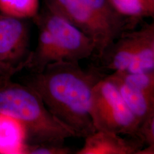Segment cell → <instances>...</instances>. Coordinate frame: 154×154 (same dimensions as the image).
I'll list each match as a JSON object with an SVG mask.
<instances>
[{
  "label": "cell",
  "mask_w": 154,
  "mask_h": 154,
  "mask_svg": "<svg viewBox=\"0 0 154 154\" xmlns=\"http://www.w3.org/2000/svg\"><path fill=\"white\" fill-rule=\"evenodd\" d=\"M105 76L95 66L83 69L79 62L57 61L41 72H32L25 85L38 94L48 109L77 138H85L96 131L91 116L93 90Z\"/></svg>",
  "instance_id": "cell-1"
},
{
  "label": "cell",
  "mask_w": 154,
  "mask_h": 154,
  "mask_svg": "<svg viewBox=\"0 0 154 154\" xmlns=\"http://www.w3.org/2000/svg\"><path fill=\"white\" fill-rule=\"evenodd\" d=\"M0 112L11 116L22 125L26 144H64L66 139L77 137L25 84L9 81L0 85Z\"/></svg>",
  "instance_id": "cell-2"
},
{
  "label": "cell",
  "mask_w": 154,
  "mask_h": 154,
  "mask_svg": "<svg viewBox=\"0 0 154 154\" xmlns=\"http://www.w3.org/2000/svg\"><path fill=\"white\" fill-rule=\"evenodd\" d=\"M48 9L63 17L93 42L100 58L122 34L136 24L118 14L108 0H46Z\"/></svg>",
  "instance_id": "cell-3"
},
{
  "label": "cell",
  "mask_w": 154,
  "mask_h": 154,
  "mask_svg": "<svg viewBox=\"0 0 154 154\" xmlns=\"http://www.w3.org/2000/svg\"><path fill=\"white\" fill-rule=\"evenodd\" d=\"M91 116L96 131L137 138L139 122L125 103L109 75L102 78L94 88Z\"/></svg>",
  "instance_id": "cell-4"
},
{
  "label": "cell",
  "mask_w": 154,
  "mask_h": 154,
  "mask_svg": "<svg viewBox=\"0 0 154 154\" xmlns=\"http://www.w3.org/2000/svg\"><path fill=\"white\" fill-rule=\"evenodd\" d=\"M37 22L49 38L55 62H79L95 53L92 40L61 15L48 9Z\"/></svg>",
  "instance_id": "cell-5"
},
{
  "label": "cell",
  "mask_w": 154,
  "mask_h": 154,
  "mask_svg": "<svg viewBox=\"0 0 154 154\" xmlns=\"http://www.w3.org/2000/svg\"><path fill=\"white\" fill-rule=\"evenodd\" d=\"M29 32L23 19L0 15V61L17 66L26 61Z\"/></svg>",
  "instance_id": "cell-6"
},
{
  "label": "cell",
  "mask_w": 154,
  "mask_h": 154,
  "mask_svg": "<svg viewBox=\"0 0 154 154\" xmlns=\"http://www.w3.org/2000/svg\"><path fill=\"white\" fill-rule=\"evenodd\" d=\"M75 154H137L144 145L137 138H122L120 135L96 131L86 137Z\"/></svg>",
  "instance_id": "cell-7"
},
{
  "label": "cell",
  "mask_w": 154,
  "mask_h": 154,
  "mask_svg": "<svg viewBox=\"0 0 154 154\" xmlns=\"http://www.w3.org/2000/svg\"><path fill=\"white\" fill-rule=\"evenodd\" d=\"M136 48V30L125 32L101 57L103 67L113 72L127 71L134 60Z\"/></svg>",
  "instance_id": "cell-8"
},
{
  "label": "cell",
  "mask_w": 154,
  "mask_h": 154,
  "mask_svg": "<svg viewBox=\"0 0 154 154\" xmlns=\"http://www.w3.org/2000/svg\"><path fill=\"white\" fill-rule=\"evenodd\" d=\"M137 48L130 72L154 71V23H145L136 30Z\"/></svg>",
  "instance_id": "cell-9"
},
{
  "label": "cell",
  "mask_w": 154,
  "mask_h": 154,
  "mask_svg": "<svg viewBox=\"0 0 154 154\" xmlns=\"http://www.w3.org/2000/svg\"><path fill=\"white\" fill-rule=\"evenodd\" d=\"M116 83L122 98L139 124L154 112V94L133 88L122 82L113 74L109 75Z\"/></svg>",
  "instance_id": "cell-10"
},
{
  "label": "cell",
  "mask_w": 154,
  "mask_h": 154,
  "mask_svg": "<svg viewBox=\"0 0 154 154\" xmlns=\"http://www.w3.org/2000/svg\"><path fill=\"white\" fill-rule=\"evenodd\" d=\"M25 131L11 116L0 112V154H23Z\"/></svg>",
  "instance_id": "cell-11"
},
{
  "label": "cell",
  "mask_w": 154,
  "mask_h": 154,
  "mask_svg": "<svg viewBox=\"0 0 154 154\" xmlns=\"http://www.w3.org/2000/svg\"><path fill=\"white\" fill-rule=\"evenodd\" d=\"M120 16L137 25L143 18L154 17V0H108Z\"/></svg>",
  "instance_id": "cell-12"
},
{
  "label": "cell",
  "mask_w": 154,
  "mask_h": 154,
  "mask_svg": "<svg viewBox=\"0 0 154 154\" xmlns=\"http://www.w3.org/2000/svg\"><path fill=\"white\" fill-rule=\"evenodd\" d=\"M39 0H0V11L4 15L21 19L36 17Z\"/></svg>",
  "instance_id": "cell-13"
},
{
  "label": "cell",
  "mask_w": 154,
  "mask_h": 154,
  "mask_svg": "<svg viewBox=\"0 0 154 154\" xmlns=\"http://www.w3.org/2000/svg\"><path fill=\"white\" fill-rule=\"evenodd\" d=\"M112 74L130 87L154 94V71L142 72H114Z\"/></svg>",
  "instance_id": "cell-14"
},
{
  "label": "cell",
  "mask_w": 154,
  "mask_h": 154,
  "mask_svg": "<svg viewBox=\"0 0 154 154\" xmlns=\"http://www.w3.org/2000/svg\"><path fill=\"white\" fill-rule=\"evenodd\" d=\"M70 147L64 144H25L23 154H75Z\"/></svg>",
  "instance_id": "cell-15"
},
{
  "label": "cell",
  "mask_w": 154,
  "mask_h": 154,
  "mask_svg": "<svg viewBox=\"0 0 154 154\" xmlns=\"http://www.w3.org/2000/svg\"><path fill=\"white\" fill-rule=\"evenodd\" d=\"M137 138L146 146H154V112L139 124Z\"/></svg>",
  "instance_id": "cell-16"
},
{
  "label": "cell",
  "mask_w": 154,
  "mask_h": 154,
  "mask_svg": "<svg viewBox=\"0 0 154 154\" xmlns=\"http://www.w3.org/2000/svg\"><path fill=\"white\" fill-rule=\"evenodd\" d=\"M29 58L21 64L14 66L0 61V85L11 81V77L28 65Z\"/></svg>",
  "instance_id": "cell-17"
},
{
  "label": "cell",
  "mask_w": 154,
  "mask_h": 154,
  "mask_svg": "<svg viewBox=\"0 0 154 154\" xmlns=\"http://www.w3.org/2000/svg\"><path fill=\"white\" fill-rule=\"evenodd\" d=\"M154 146H147V147L142 148L137 154H154Z\"/></svg>",
  "instance_id": "cell-18"
}]
</instances>
